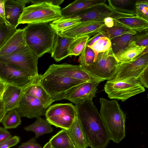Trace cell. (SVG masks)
I'll use <instances>...</instances> for the list:
<instances>
[{"instance_id":"obj_1","label":"cell","mask_w":148,"mask_h":148,"mask_svg":"<svg viewBox=\"0 0 148 148\" xmlns=\"http://www.w3.org/2000/svg\"><path fill=\"white\" fill-rule=\"evenodd\" d=\"M77 117L91 148H106L110 139L105 123L92 100L75 104Z\"/></svg>"},{"instance_id":"obj_2","label":"cell","mask_w":148,"mask_h":148,"mask_svg":"<svg viewBox=\"0 0 148 148\" xmlns=\"http://www.w3.org/2000/svg\"><path fill=\"white\" fill-rule=\"evenodd\" d=\"M33 4L24 8L18 24L49 23L62 16L60 5L63 0H30Z\"/></svg>"},{"instance_id":"obj_3","label":"cell","mask_w":148,"mask_h":148,"mask_svg":"<svg viewBox=\"0 0 148 148\" xmlns=\"http://www.w3.org/2000/svg\"><path fill=\"white\" fill-rule=\"evenodd\" d=\"M24 29L26 45L38 58L51 53L57 33L50 23L29 24Z\"/></svg>"},{"instance_id":"obj_4","label":"cell","mask_w":148,"mask_h":148,"mask_svg":"<svg viewBox=\"0 0 148 148\" xmlns=\"http://www.w3.org/2000/svg\"><path fill=\"white\" fill-rule=\"evenodd\" d=\"M100 114L108 131L110 140L119 143L125 136L126 116L117 101L99 99Z\"/></svg>"},{"instance_id":"obj_5","label":"cell","mask_w":148,"mask_h":148,"mask_svg":"<svg viewBox=\"0 0 148 148\" xmlns=\"http://www.w3.org/2000/svg\"><path fill=\"white\" fill-rule=\"evenodd\" d=\"M38 80L53 102L64 99L66 95L70 91L85 83L67 77L48 69L44 74L39 75Z\"/></svg>"},{"instance_id":"obj_6","label":"cell","mask_w":148,"mask_h":148,"mask_svg":"<svg viewBox=\"0 0 148 148\" xmlns=\"http://www.w3.org/2000/svg\"><path fill=\"white\" fill-rule=\"evenodd\" d=\"M104 89L110 99L122 101L145 91L138 79L133 77L119 80L114 78L107 81Z\"/></svg>"},{"instance_id":"obj_7","label":"cell","mask_w":148,"mask_h":148,"mask_svg":"<svg viewBox=\"0 0 148 148\" xmlns=\"http://www.w3.org/2000/svg\"><path fill=\"white\" fill-rule=\"evenodd\" d=\"M38 58L26 45L10 54L0 56V61L16 65L37 78L39 75L37 67Z\"/></svg>"},{"instance_id":"obj_8","label":"cell","mask_w":148,"mask_h":148,"mask_svg":"<svg viewBox=\"0 0 148 148\" xmlns=\"http://www.w3.org/2000/svg\"><path fill=\"white\" fill-rule=\"evenodd\" d=\"M119 63L111 47L108 50L99 53L95 60L84 68L96 76L108 81L115 77Z\"/></svg>"},{"instance_id":"obj_9","label":"cell","mask_w":148,"mask_h":148,"mask_svg":"<svg viewBox=\"0 0 148 148\" xmlns=\"http://www.w3.org/2000/svg\"><path fill=\"white\" fill-rule=\"evenodd\" d=\"M75 106L71 103H56L50 106L45 116L51 125L65 130L69 128L76 117Z\"/></svg>"},{"instance_id":"obj_10","label":"cell","mask_w":148,"mask_h":148,"mask_svg":"<svg viewBox=\"0 0 148 148\" xmlns=\"http://www.w3.org/2000/svg\"><path fill=\"white\" fill-rule=\"evenodd\" d=\"M37 78H34L16 65L0 61V80L7 85L23 90L34 83Z\"/></svg>"},{"instance_id":"obj_11","label":"cell","mask_w":148,"mask_h":148,"mask_svg":"<svg viewBox=\"0 0 148 148\" xmlns=\"http://www.w3.org/2000/svg\"><path fill=\"white\" fill-rule=\"evenodd\" d=\"M148 47L136 58L130 61L119 62L114 78L124 79L130 78L138 79L140 74L148 67Z\"/></svg>"},{"instance_id":"obj_12","label":"cell","mask_w":148,"mask_h":148,"mask_svg":"<svg viewBox=\"0 0 148 148\" xmlns=\"http://www.w3.org/2000/svg\"><path fill=\"white\" fill-rule=\"evenodd\" d=\"M135 16L114 10L106 3H104L89 8L74 16L79 18L82 23L90 21H103L104 19L109 17L116 19Z\"/></svg>"},{"instance_id":"obj_13","label":"cell","mask_w":148,"mask_h":148,"mask_svg":"<svg viewBox=\"0 0 148 148\" xmlns=\"http://www.w3.org/2000/svg\"><path fill=\"white\" fill-rule=\"evenodd\" d=\"M48 69L67 77L85 82L92 81L102 82L105 80L92 74L79 65H74L66 63L59 64H53Z\"/></svg>"},{"instance_id":"obj_14","label":"cell","mask_w":148,"mask_h":148,"mask_svg":"<svg viewBox=\"0 0 148 148\" xmlns=\"http://www.w3.org/2000/svg\"><path fill=\"white\" fill-rule=\"evenodd\" d=\"M16 109L21 117L29 119L37 118L45 116L47 110V108L38 99L24 93Z\"/></svg>"},{"instance_id":"obj_15","label":"cell","mask_w":148,"mask_h":148,"mask_svg":"<svg viewBox=\"0 0 148 148\" xmlns=\"http://www.w3.org/2000/svg\"><path fill=\"white\" fill-rule=\"evenodd\" d=\"M99 81L88 82L82 84L70 91L66 95V99L76 104L88 100H92L95 97Z\"/></svg>"},{"instance_id":"obj_16","label":"cell","mask_w":148,"mask_h":148,"mask_svg":"<svg viewBox=\"0 0 148 148\" xmlns=\"http://www.w3.org/2000/svg\"><path fill=\"white\" fill-rule=\"evenodd\" d=\"M104 25L103 21L82 22L58 33L62 36L73 38L84 36L91 37L98 33L100 28Z\"/></svg>"},{"instance_id":"obj_17","label":"cell","mask_w":148,"mask_h":148,"mask_svg":"<svg viewBox=\"0 0 148 148\" xmlns=\"http://www.w3.org/2000/svg\"><path fill=\"white\" fill-rule=\"evenodd\" d=\"M30 3V0H5V20L11 25L16 28L25 5Z\"/></svg>"},{"instance_id":"obj_18","label":"cell","mask_w":148,"mask_h":148,"mask_svg":"<svg viewBox=\"0 0 148 148\" xmlns=\"http://www.w3.org/2000/svg\"><path fill=\"white\" fill-rule=\"evenodd\" d=\"M75 38L65 36L57 33L51 53V57L55 61L60 62L70 56L69 47Z\"/></svg>"},{"instance_id":"obj_19","label":"cell","mask_w":148,"mask_h":148,"mask_svg":"<svg viewBox=\"0 0 148 148\" xmlns=\"http://www.w3.org/2000/svg\"><path fill=\"white\" fill-rule=\"evenodd\" d=\"M106 2V0H76L61 9L62 15L73 16L89 8Z\"/></svg>"},{"instance_id":"obj_20","label":"cell","mask_w":148,"mask_h":148,"mask_svg":"<svg viewBox=\"0 0 148 148\" xmlns=\"http://www.w3.org/2000/svg\"><path fill=\"white\" fill-rule=\"evenodd\" d=\"M23 93V90L15 86L7 84L2 95L6 113L16 109L18 106Z\"/></svg>"},{"instance_id":"obj_21","label":"cell","mask_w":148,"mask_h":148,"mask_svg":"<svg viewBox=\"0 0 148 148\" xmlns=\"http://www.w3.org/2000/svg\"><path fill=\"white\" fill-rule=\"evenodd\" d=\"M114 25L140 32L148 30V21L135 16L113 19Z\"/></svg>"},{"instance_id":"obj_22","label":"cell","mask_w":148,"mask_h":148,"mask_svg":"<svg viewBox=\"0 0 148 148\" xmlns=\"http://www.w3.org/2000/svg\"><path fill=\"white\" fill-rule=\"evenodd\" d=\"M26 46L24 28L17 29L0 49V56L10 54Z\"/></svg>"},{"instance_id":"obj_23","label":"cell","mask_w":148,"mask_h":148,"mask_svg":"<svg viewBox=\"0 0 148 148\" xmlns=\"http://www.w3.org/2000/svg\"><path fill=\"white\" fill-rule=\"evenodd\" d=\"M38 78L34 83L23 90V93L37 99L47 108L53 101L46 90L39 83Z\"/></svg>"},{"instance_id":"obj_24","label":"cell","mask_w":148,"mask_h":148,"mask_svg":"<svg viewBox=\"0 0 148 148\" xmlns=\"http://www.w3.org/2000/svg\"><path fill=\"white\" fill-rule=\"evenodd\" d=\"M66 130L76 148H87L89 147L77 115L70 127Z\"/></svg>"},{"instance_id":"obj_25","label":"cell","mask_w":148,"mask_h":148,"mask_svg":"<svg viewBox=\"0 0 148 148\" xmlns=\"http://www.w3.org/2000/svg\"><path fill=\"white\" fill-rule=\"evenodd\" d=\"M147 47L138 46L136 44L135 41H133L122 50L114 55L119 62H127L140 55Z\"/></svg>"},{"instance_id":"obj_26","label":"cell","mask_w":148,"mask_h":148,"mask_svg":"<svg viewBox=\"0 0 148 148\" xmlns=\"http://www.w3.org/2000/svg\"><path fill=\"white\" fill-rule=\"evenodd\" d=\"M51 125L46 120L41 117L36 118L35 122L31 125L25 127L27 131H32L35 134V138H37L44 134L50 133L53 129Z\"/></svg>"},{"instance_id":"obj_27","label":"cell","mask_w":148,"mask_h":148,"mask_svg":"<svg viewBox=\"0 0 148 148\" xmlns=\"http://www.w3.org/2000/svg\"><path fill=\"white\" fill-rule=\"evenodd\" d=\"M108 5L119 12L136 16V1L132 0H108Z\"/></svg>"},{"instance_id":"obj_28","label":"cell","mask_w":148,"mask_h":148,"mask_svg":"<svg viewBox=\"0 0 148 148\" xmlns=\"http://www.w3.org/2000/svg\"><path fill=\"white\" fill-rule=\"evenodd\" d=\"M49 142L53 148H75L65 129L58 132Z\"/></svg>"},{"instance_id":"obj_29","label":"cell","mask_w":148,"mask_h":148,"mask_svg":"<svg viewBox=\"0 0 148 148\" xmlns=\"http://www.w3.org/2000/svg\"><path fill=\"white\" fill-rule=\"evenodd\" d=\"M81 23L79 18L77 16L65 17L62 16L54 21L50 24L52 27L58 33Z\"/></svg>"},{"instance_id":"obj_30","label":"cell","mask_w":148,"mask_h":148,"mask_svg":"<svg viewBox=\"0 0 148 148\" xmlns=\"http://www.w3.org/2000/svg\"><path fill=\"white\" fill-rule=\"evenodd\" d=\"M135 34H124L110 40L111 47L114 54L118 53L127 47L130 42L133 41Z\"/></svg>"},{"instance_id":"obj_31","label":"cell","mask_w":148,"mask_h":148,"mask_svg":"<svg viewBox=\"0 0 148 148\" xmlns=\"http://www.w3.org/2000/svg\"><path fill=\"white\" fill-rule=\"evenodd\" d=\"M137 32L133 30L115 25L112 27H108L105 25L100 28L98 31V33H101L110 40L122 34H135Z\"/></svg>"},{"instance_id":"obj_32","label":"cell","mask_w":148,"mask_h":148,"mask_svg":"<svg viewBox=\"0 0 148 148\" xmlns=\"http://www.w3.org/2000/svg\"><path fill=\"white\" fill-rule=\"evenodd\" d=\"M16 28L0 16V49L15 33Z\"/></svg>"},{"instance_id":"obj_33","label":"cell","mask_w":148,"mask_h":148,"mask_svg":"<svg viewBox=\"0 0 148 148\" xmlns=\"http://www.w3.org/2000/svg\"><path fill=\"white\" fill-rule=\"evenodd\" d=\"M21 121L16 109L8 111L3 118L1 123L6 129L16 128L21 124Z\"/></svg>"},{"instance_id":"obj_34","label":"cell","mask_w":148,"mask_h":148,"mask_svg":"<svg viewBox=\"0 0 148 148\" xmlns=\"http://www.w3.org/2000/svg\"><path fill=\"white\" fill-rule=\"evenodd\" d=\"M90 37L89 36H84L75 38L69 47L70 56L80 55Z\"/></svg>"},{"instance_id":"obj_35","label":"cell","mask_w":148,"mask_h":148,"mask_svg":"<svg viewBox=\"0 0 148 148\" xmlns=\"http://www.w3.org/2000/svg\"><path fill=\"white\" fill-rule=\"evenodd\" d=\"M111 46L110 40L105 36L100 37L92 45L88 46L93 51L95 55V60L98 54L108 50Z\"/></svg>"},{"instance_id":"obj_36","label":"cell","mask_w":148,"mask_h":148,"mask_svg":"<svg viewBox=\"0 0 148 148\" xmlns=\"http://www.w3.org/2000/svg\"><path fill=\"white\" fill-rule=\"evenodd\" d=\"M95 57L93 51L86 44L79 56V65L83 68L87 67L94 62Z\"/></svg>"},{"instance_id":"obj_37","label":"cell","mask_w":148,"mask_h":148,"mask_svg":"<svg viewBox=\"0 0 148 148\" xmlns=\"http://www.w3.org/2000/svg\"><path fill=\"white\" fill-rule=\"evenodd\" d=\"M135 6L136 16L148 21V0H136Z\"/></svg>"},{"instance_id":"obj_38","label":"cell","mask_w":148,"mask_h":148,"mask_svg":"<svg viewBox=\"0 0 148 148\" xmlns=\"http://www.w3.org/2000/svg\"><path fill=\"white\" fill-rule=\"evenodd\" d=\"M20 137L15 136L0 143V148H9L18 144L20 141Z\"/></svg>"},{"instance_id":"obj_39","label":"cell","mask_w":148,"mask_h":148,"mask_svg":"<svg viewBox=\"0 0 148 148\" xmlns=\"http://www.w3.org/2000/svg\"><path fill=\"white\" fill-rule=\"evenodd\" d=\"M18 148H41V145L38 143L35 138H32L26 142L22 143Z\"/></svg>"},{"instance_id":"obj_40","label":"cell","mask_w":148,"mask_h":148,"mask_svg":"<svg viewBox=\"0 0 148 148\" xmlns=\"http://www.w3.org/2000/svg\"><path fill=\"white\" fill-rule=\"evenodd\" d=\"M138 79L143 87L148 88V67L140 74Z\"/></svg>"},{"instance_id":"obj_41","label":"cell","mask_w":148,"mask_h":148,"mask_svg":"<svg viewBox=\"0 0 148 148\" xmlns=\"http://www.w3.org/2000/svg\"><path fill=\"white\" fill-rule=\"evenodd\" d=\"M135 42L136 44L138 46L148 47V32L145 33Z\"/></svg>"},{"instance_id":"obj_42","label":"cell","mask_w":148,"mask_h":148,"mask_svg":"<svg viewBox=\"0 0 148 148\" xmlns=\"http://www.w3.org/2000/svg\"><path fill=\"white\" fill-rule=\"evenodd\" d=\"M12 135L7 129L0 127V143L10 138Z\"/></svg>"},{"instance_id":"obj_43","label":"cell","mask_w":148,"mask_h":148,"mask_svg":"<svg viewBox=\"0 0 148 148\" xmlns=\"http://www.w3.org/2000/svg\"><path fill=\"white\" fill-rule=\"evenodd\" d=\"M104 36L100 33H98L95 35L89 38L87 41V45L88 46H90L92 45L96 41L98 40L100 37Z\"/></svg>"},{"instance_id":"obj_44","label":"cell","mask_w":148,"mask_h":148,"mask_svg":"<svg viewBox=\"0 0 148 148\" xmlns=\"http://www.w3.org/2000/svg\"><path fill=\"white\" fill-rule=\"evenodd\" d=\"M2 95L0 97V123H1L3 118L6 113L2 99Z\"/></svg>"},{"instance_id":"obj_45","label":"cell","mask_w":148,"mask_h":148,"mask_svg":"<svg viewBox=\"0 0 148 148\" xmlns=\"http://www.w3.org/2000/svg\"><path fill=\"white\" fill-rule=\"evenodd\" d=\"M105 25L108 27H111L114 26V21L113 18L111 17H107L104 19Z\"/></svg>"},{"instance_id":"obj_46","label":"cell","mask_w":148,"mask_h":148,"mask_svg":"<svg viewBox=\"0 0 148 148\" xmlns=\"http://www.w3.org/2000/svg\"><path fill=\"white\" fill-rule=\"evenodd\" d=\"M5 0H0V16L5 19Z\"/></svg>"},{"instance_id":"obj_47","label":"cell","mask_w":148,"mask_h":148,"mask_svg":"<svg viewBox=\"0 0 148 148\" xmlns=\"http://www.w3.org/2000/svg\"><path fill=\"white\" fill-rule=\"evenodd\" d=\"M6 85V84L0 81V97L1 95L4 90Z\"/></svg>"},{"instance_id":"obj_48","label":"cell","mask_w":148,"mask_h":148,"mask_svg":"<svg viewBox=\"0 0 148 148\" xmlns=\"http://www.w3.org/2000/svg\"><path fill=\"white\" fill-rule=\"evenodd\" d=\"M43 148H52V147L49 142L47 143Z\"/></svg>"},{"instance_id":"obj_49","label":"cell","mask_w":148,"mask_h":148,"mask_svg":"<svg viewBox=\"0 0 148 148\" xmlns=\"http://www.w3.org/2000/svg\"><path fill=\"white\" fill-rule=\"evenodd\" d=\"M0 81H1L0 80Z\"/></svg>"},{"instance_id":"obj_50","label":"cell","mask_w":148,"mask_h":148,"mask_svg":"<svg viewBox=\"0 0 148 148\" xmlns=\"http://www.w3.org/2000/svg\"><path fill=\"white\" fill-rule=\"evenodd\" d=\"M52 148H53L52 147Z\"/></svg>"},{"instance_id":"obj_51","label":"cell","mask_w":148,"mask_h":148,"mask_svg":"<svg viewBox=\"0 0 148 148\" xmlns=\"http://www.w3.org/2000/svg\"></svg>"}]
</instances>
